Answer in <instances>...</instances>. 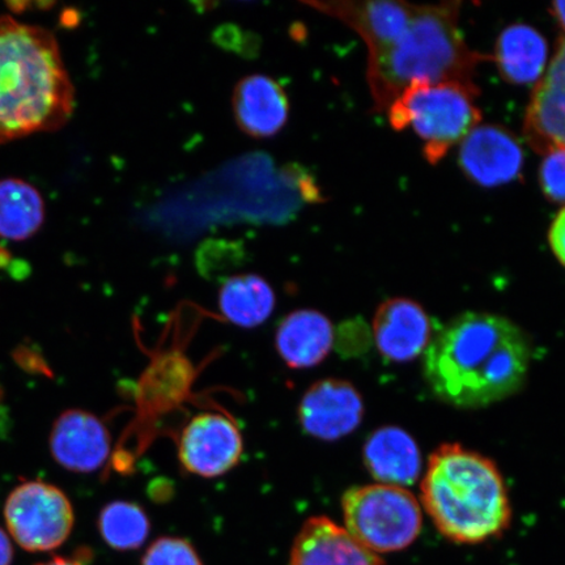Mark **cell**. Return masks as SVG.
Returning a JSON list of instances; mask_svg holds the SVG:
<instances>
[{"mask_svg":"<svg viewBox=\"0 0 565 565\" xmlns=\"http://www.w3.org/2000/svg\"><path fill=\"white\" fill-rule=\"evenodd\" d=\"M524 161L519 140L499 126H477L459 148L463 173L483 188H498L519 179Z\"/></svg>","mask_w":565,"mask_h":565,"instance_id":"obj_10","label":"cell"},{"mask_svg":"<svg viewBox=\"0 0 565 565\" xmlns=\"http://www.w3.org/2000/svg\"><path fill=\"white\" fill-rule=\"evenodd\" d=\"M422 501L451 542L476 545L511 525L510 497L497 463L459 444H444L429 458Z\"/></svg>","mask_w":565,"mask_h":565,"instance_id":"obj_4","label":"cell"},{"mask_svg":"<svg viewBox=\"0 0 565 565\" xmlns=\"http://www.w3.org/2000/svg\"><path fill=\"white\" fill-rule=\"evenodd\" d=\"M35 565H84V563L82 561L77 559V557L55 556V557H52L51 561L41 562Z\"/></svg>","mask_w":565,"mask_h":565,"instance_id":"obj_28","label":"cell"},{"mask_svg":"<svg viewBox=\"0 0 565 565\" xmlns=\"http://www.w3.org/2000/svg\"><path fill=\"white\" fill-rule=\"evenodd\" d=\"M457 2L416 6L408 25L391 44L369 54V79L377 110H387L402 90L416 82L476 86L480 62L458 28Z\"/></svg>","mask_w":565,"mask_h":565,"instance_id":"obj_3","label":"cell"},{"mask_svg":"<svg viewBox=\"0 0 565 565\" xmlns=\"http://www.w3.org/2000/svg\"><path fill=\"white\" fill-rule=\"evenodd\" d=\"M45 221V202L38 189L20 179L0 181V237L25 242Z\"/></svg>","mask_w":565,"mask_h":565,"instance_id":"obj_20","label":"cell"},{"mask_svg":"<svg viewBox=\"0 0 565 565\" xmlns=\"http://www.w3.org/2000/svg\"><path fill=\"white\" fill-rule=\"evenodd\" d=\"M51 449L63 469L94 472L108 461L110 436L97 416L83 409H67L54 423Z\"/></svg>","mask_w":565,"mask_h":565,"instance_id":"obj_13","label":"cell"},{"mask_svg":"<svg viewBox=\"0 0 565 565\" xmlns=\"http://www.w3.org/2000/svg\"><path fill=\"white\" fill-rule=\"evenodd\" d=\"M540 182L547 200L565 203V150L545 154L540 169Z\"/></svg>","mask_w":565,"mask_h":565,"instance_id":"obj_24","label":"cell"},{"mask_svg":"<svg viewBox=\"0 0 565 565\" xmlns=\"http://www.w3.org/2000/svg\"><path fill=\"white\" fill-rule=\"evenodd\" d=\"M140 565H203L194 546L186 540L161 536L146 551Z\"/></svg>","mask_w":565,"mask_h":565,"instance_id":"obj_23","label":"cell"},{"mask_svg":"<svg viewBox=\"0 0 565 565\" xmlns=\"http://www.w3.org/2000/svg\"><path fill=\"white\" fill-rule=\"evenodd\" d=\"M423 355L424 379L437 398L480 408L524 387L532 350L524 331L508 318L468 312L444 324Z\"/></svg>","mask_w":565,"mask_h":565,"instance_id":"obj_1","label":"cell"},{"mask_svg":"<svg viewBox=\"0 0 565 565\" xmlns=\"http://www.w3.org/2000/svg\"><path fill=\"white\" fill-rule=\"evenodd\" d=\"M13 561V547L9 534L0 527V565H11Z\"/></svg>","mask_w":565,"mask_h":565,"instance_id":"obj_26","label":"cell"},{"mask_svg":"<svg viewBox=\"0 0 565 565\" xmlns=\"http://www.w3.org/2000/svg\"><path fill=\"white\" fill-rule=\"evenodd\" d=\"M551 249L565 267V207L556 215L548 232Z\"/></svg>","mask_w":565,"mask_h":565,"instance_id":"obj_25","label":"cell"},{"mask_svg":"<svg viewBox=\"0 0 565 565\" xmlns=\"http://www.w3.org/2000/svg\"><path fill=\"white\" fill-rule=\"evenodd\" d=\"M478 95L468 84L416 82L388 106V122L398 131L412 127L424 141V157L436 164L482 119Z\"/></svg>","mask_w":565,"mask_h":565,"instance_id":"obj_5","label":"cell"},{"mask_svg":"<svg viewBox=\"0 0 565 565\" xmlns=\"http://www.w3.org/2000/svg\"><path fill=\"white\" fill-rule=\"evenodd\" d=\"M218 307L233 324L256 328L271 316L275 294L271 286L258 275H236L224 281L218 295Z\"/></svg>","mask_w":565,"mask_h":565,"instance_id":"obj_21","label":"cell"},{"mask_svg":"<svg viewBox=\"0 0 565 565\" xmlns=\"http://www.w3.org/2000/svg\"><path fill=\"white\" fill-rule=\"evenodd\" d=\"M362 395L349 381L327 379L310 386L299 405L303 433L318 440L335 441L349 436L362 423Z\"/></svg>","mask_w":565,"mask_h":565,"instance_id":"obj_9","label":"cell"},{"mask_svg":"<svg viewBox=\"0 0 565 565\" xmlns=\"http://www.w3.org/2000/svg\"><path fill=\"white\" fill-rule=\"evenodd\" d=\"M10 259L9 253L0 246V263L7 264V260Z\"/></svg>","mask_w":565,"mask_h":565,"instance_id":"obj_29","label":"cell"},{"mask_svg":"<svg viewBox=\"0 0 565 565\" xmlns=\"http://www.w3.org/2000/svg\"><path fill=\"white\" fill-rule=\"evenodd\" d=\"M313 7L352 28L365 42L369 54L391 44L412 21L416 9V4L392 0L315 3Z\"/></svg>","mask_w":565,"mask_h":565,"instance_id":"obj_16","label":"cell"},{"mask_svg":"<svg viewBox=\"0 0 565 565\" xmlns=\"http://www.w3.org/2000/svg\"><path fill=\"white\" fill-rule=\"evenodd\" d=\"M550 12L565 33V2L553 3V6H551Z\"/></svg>","mask_w":565,"mask_h":565,"instance_id":"obj_27","label":"cell"},{"mask_svg":"<svg viewBox=\"0 0 565 565\" xmlns=\"http://www.w3.org/2000/svg\"><path fill=\"white\" fill-rule=\"evenodd\" d=\"M342 511L344 529L374 554L412 546L422 532L419 501L405 487H352L343 494Z\"/></svg>","mask_w":565,"mask_h":565,"instance_id":"obj_6","label":"cell"},{"mask_svg":"<svg viewBox=\"0 0 565 565\" xmlns=\"http://www.w3.org/2000/svg\"><path fill=\"white\" fill-rule=\"evenodd\" d=\"M288 565H385L377 554L352 539L324 515L303 522L294 541Z\"/></svg>","mask_w":565,"mask_h":565,"instance_id":"obj_14","label":"cell"},{"mask_svg":"<svg viewBox=\"0 0 565 565\" xmlns=\"http://www.w3.org/2000/svg\"><path fill=\"white\" fill-rule=\"evenodd\" d=\"M334 337L333 323L327 316L302 309L282 318L275 344L289 369H312L329 356Z\"/></svg>","mask_w":565,"mask_h":565,"instance_id":"obj_17","label":"cell"},{"mask_svg":"<svg viewBox=\"0 0 565 565\" xmlns=\"http://www.w3.org/2000/svg\"><path fill=\"white\" fill-rule=\"evenodd\" d=\"M364 463L381 484L405 489L418 480L422 471L418 445L406 430L398 427L374 430L365 443Z\"/></svg>","mask_w":565,"mask_h":565,"instance_id":"obj_18","label":"cell"},{"mask_svg":"<svg viewBox=\"0 0 565 565\" xmlns=\"http://www.w3.org/2000/svg\"><path fill=\"white\" fill-rule=\"evenodd\" d=\"M74 106V84L54 33L0 15V145L62 129Z\"/></svg>","mask_w":565,"mask_h":565,"instance_id":"obj_2","label":"cell"},{"mask_svg":"<svg viewBox=\"0 0 565 565\" xmlns=\"http://www.w3.org/2000/svg\"><path fill=\"white\" fill-rule=\"evenodd\" d=\"M243 436L227 416L204 413L183 428L179 457L186 471L202 478L222 477L239 462Z\"/></svg>","mask_w":565,"mask_h":565,"instance_id":"obj_8","label":"cell"},{"mask_svg":"<svg viewBox=\"0 0 565 565\" xmlns=\"http://www.w3.org/2000/svg\"><path fill=\"white\" fill-rule=\"evenodd\" d=\"M527 143L546 154L565 150V35L546 74L536 84L524 121Z\"/></svg>","mask_w":565,"mask_h":565,"instance_id":"obj_11","label":"cell"},{"mask_svg":"<svg viewBox=\"0 0 565 565\" xmlns=\"http://www.w3.org/2000/svg\"><path fill=\"white\" fill-rule=\"evenodd\" d=\"M233 115L246 136L266 139L277 136L289 117V102L277 81L250 75L239 81L232 97Z\"/></svg>","mask_w":565,"mask_h":565,"instance_id":"obj_15","label":"cell"},{"mask_svg":"<svg viewBox=\"0 0 565 565\" xmlns=\"http://www.w3.org/2000/svg\"><path fill=\"white\" fill-rule=\"evenodd\" d=\"M372 328L381 355L395 363L412 362L423 355L433 339V322L426 310L404 298L381 303Z\"/></svg>","mask_w":565,"mask_h":565,"instance_id":"obj_12","label":"cell"},{"mask_svg":"<svg viewBox=\"0 0 565 565\" xmlns=\"http://www.w3.org/2000/svg\"><path fill=\"white\" fill-rule=\"evenodd\" d=\"M97 526L106 545L117 551L140 548L151 529L146 512L130 501H113L105 505Z\"/></svg>","mask_w":565,"mask_h":565,"instance_id":"obj_22","label":"cell"},{"mask_svg":"<svg viewBox=\"0 0 565 565\" xmlns=\"http://www.w3.org/2000/svg\"><path fill=\"white\" fill-rule=\"evenodd\" d=\"M547 55V41L539 31L514 24L499 35L492 61L508 83L536 86L545 74Z\"/></svg>","mask_w":565,"mask_h":565,"instance_id":"obj_19","label":"cell"},{"mask_svg":"<svg viewBox=\"0 0 565 565\" xmlns=\"http://www.w3.org/2000/svg\"><path fill=\"white\" fill-rule=\"evenodd\" d=\"M4 520L12 540L21 548L47 553L68 540L75 514L70 499L58 487L28 480L7 498Z\"/></svg>","mask_w":565,"mask_h":565,"instance_id":"obj_7","label":"cell"}]
</instances>
